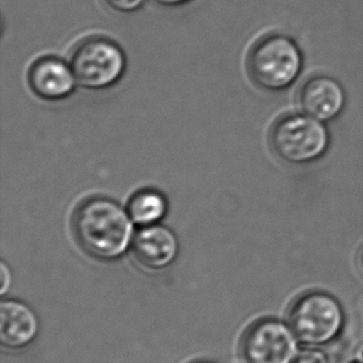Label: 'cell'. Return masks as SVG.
Instances as JSON below:
<instances>
[{
    "label": "cell",
    "mask_w": 363,
    "mask_h": 363,
    "mask_svg": "<svg viewBox=\"0 0 363 363\" xmlns=\"http://www.w3.org/2000/svg\"><path fill=\"white\" fill-rule=\"evenodd\" d=\"M74 240L86 255L99 262H114L132 248L134 222L118 202L89 196L79 202L71 218Z\"/></svg>",
    "instance_id": "6da1fadb"
},
{
    "label": "cell",
    "mask_w": 363,
    "mask_h": 363,
    "mask_svg": "<svg viewBox=\"0 0 363 363\" xmlns=\"http://www.w3.org/2000/svg\"><path fill=\"white\" fill-rule=\"evenodd\" d=\"M304 69V54L296 40L284 33L260 38L247 56L252 82L268 92H283L298 81Z\"/></svg>",
    "instance_id": "7a4b0ae2"
},
{
    "label": "cell",
    "mask_w": 363,
    "mask_h": 363,
    "mask_svg": "<svg viewBox=\"0 0 363 363\" xmlns=\"http://www.w3.org/2000/svg\"><path fill=\"white\" fill-rule=\"evenodd\" d=\"M268 142L280 162L293 167H305L326 155L330 133L319 119L306 113H288L273 123Z\"/></svg>",
    "instance_id": "3957f363"
},
{
    "label": "cell",
    "mask_w": 363,
    "mask_h": 363,
    "mask_svg": "<svg viewBox=\"0 0 363 363\" xmlns=\"http://www.w3.org/2000/svg\"><path fill=\"white\" fill-rule=\"evenodd\" d=\"M346 323L344 308L334 295L323 290H309L290 305L288 324L300 342L323 346L342 333Z\"/></svg>",
    "instance_id": "277c9868"
},
{
    "label": "cell",
    "mask_w": 363,
    "mask_h": 363,
    "mask_svg": "<svg viewBox=\"0 0 363 363\" xmlns=\"http://www.w3.org/2000/svg\"><path fill=\"white\" fill-rule=\"evenodd\" d=\"M69 65L79 87L104 91L113 87L127 71V57L113 40L92 36L74 48Z\"/></svg>",
    "instance_id": "5b68a950"
},
{
    "label": "cell",
    "mask_w": 363,
    "mask_h": 363,
    "mask_svg": "<svg viewBox=\"0 0 363 363\" xmlns=\"http://www.w3.org/2000/svg\"><path fill=\"white\" fill-rule=\"evenodd\" d=\"M299 340L289 324L275 318L255 321L241 342L245 363H294L299 354Z\"/></svg>",
    "instance_id": "8992f818"
},
{
    "label": "cell",
    "mask_w": 363,
    "mask_h": 363,
    "mask_svg": "<svg viewBox=\"0 0 363 363\" xmlns=\"http://www.w3.org/2000/svg\"><path fill=\"white\" fill-rule=\"evenodd\" d=\"M298 104L310 117L331 122L344 112L347 96L337 79L328 74H315L300 87Z\"/></svg>",
    "instance_id": "52a82bcc"
},
{
    "label": "cell",
    "mask_w": 363,
    "mask_h": 363,
    "mask_svg": "<svg viewBox=\"0 0 363 363\" xmlns=\"http://www.w3.org/2000/svg\"><path fill=\"white\" fill-rule=\"evenodd\" d=\"M28 82L33 94L46 102H60L74 94L76 77L71 65L56 56H43L30 66Z\"/></svg>",
    "instance_id": "ba28073f"
},
{
    "label": "cell",
    "mask_w": 363,
    "mask_h": 363,
    "mask_svg": "<svg viewBox=\"0 0 363 363\" xmlns=\"http://www.w3.org/2000/svg\"><path fill=\"white\" fill-rule=\"evenodd\" d=\"M132 255L139 265L150 272L165 270L174 264L179 255L175 233L162 225L142 227L134 235Z\"/></svg>",
    "instance_id": "9c48e42d"
},
{
    "label": "cell",
    "mask_w": 363,
    "mask_h": 363,
    "mask_svg": "<svg viewBox=\"0 0 363 363\" xmlns=\"http://www.w3.org/2000/svg\"><path fill=\"white\" fill-rule=\"evenodd\" d=\"M40 320L29 305L20 300H3L0 305V342L10 350L28 347L39 336Z\"/></svg>",
    "instance_id": "30bf717a"
},
{
    "label": "cell",
    "mask_w": 363,
    "mask_h": 363,
    "mask_svg": "<svg viewBox=\"0 0 363 363\" xmlns=\"http://www.w3.org/2000/svg\"><path fill=\"white\" fill-rule=\"evenodd\" d=\"M167 197L155 189H142L134 192L128 201V213L132 221L140 227L159 225L167 216Z\"/></svg>",
    "instance_id": "8fae6325"
},
{
    "label": "cell",
    "mask_w": 363,
    "mask_h": 363,
    "mask_svg": "<svg viewBox=\"0 0 363 363\" xmlns=\"http://www.w3.org/2000/svg\"><path fill=\"white\" fill-rule=\"evenodd\" d=\"M104 1L114 11L129 14L142 9L143 5L145 4L147 0H104Z\"/></svg>",
    "instance_id": "7c38bea8"
},
{
    "label": "cell",
    "mask_w": 363,
    "mask_h": 363,
    "mask_svg": "<svg viewBox=\"0 0 363 363\" xmlns=\"http://www.w3.org/2000/svg\"><path fill=\"white\" fill-rule=\"evenodd\" d=\"M294 363H330V361L324 351L311 347L301 350Z\"/></svg>",
    "instance_id": "4fadbf2b"
},
{
    "label": "cell",
    "mask_w": 363,
    "mask_h": 363,
    "mask_svg": "<svg viewBox=\"0 0 363 363\" xmlns=\"http://www.w3.org/2000/svg\"><path fill=\"white\" fill-rule=\"evenodd\" d=\"M1 294H5L10 286V272L6 268L5 263L1 264Z\"/></svg>",
    "instance_id": "5bb4252c"
},
{
    "label": "cell",
    "mask_w": 363,
    "mask_h": 363,
    "mask_svg": "<svg viewBox=\"0 0 363 363\" xmlns=\"http://www.w3.org/2000/svg\"><path fill=\"white\" fill-rule=\"evenodd\" d=\"M154 1L164 6H179V5L187 4L191 0H154Z\"/></svg>",
    "instance_id": "9a60e30c"
},
{
    "label": "cell",
    "mask_w": 363,
    "mask_h": 363,
    "mask_svg": "<svg viewBox=\"0 0 363 363\" xmlns=\"http://www.w3.org/2000/svg\"><path fill=\"white\" fill-rule=\"evenodd\" d=\"M357 267H359V273L363 275V247L357 255Z\"/></svg>",
    "instance_id": "2e32d148"
},
{
    "label": "cell",
    "mask_w": 363,
    "mask_h": 363,
    "mask_svg": "<svg viewBox=\"0 0 363 363\" xmlns=\"http://www.w3.org/2000/svg\"><path fill=\"white\" fill-rule=\"evenodd\" d=\"M196 363H213V362H207V361H201V362H196Z\"/></svg>",
    "instance_id": "e0dca14e"
}]
</instances>
